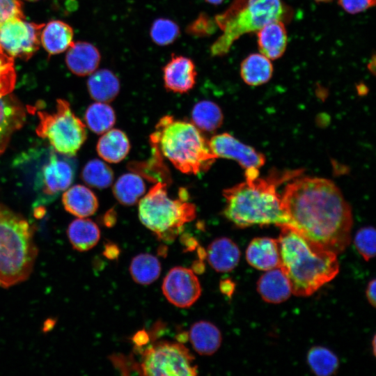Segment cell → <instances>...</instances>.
Listing matches in <instances>:
<instances>
[{"instance_id":"obj_16","label":"cell","mask_w":376,"mask_h":376,"mask_svg":"<svg viewBox=\"0 0 376 376\" xmlns=\"http://www.w3.org/2000/svg\"><path fill=\"white\" fill-rule=\"evenodd\" d=\"M245 256L247 263L258 270L267 271L280 266L279 243L274 238L253 239L246 248Z\"/></svg>"},{"instance_id":"obj_21","label":"cell","mask_w":376,"mask_h":376,"mask_svg":"<svg viewBox=\"0 0 376 376\" xmlns=\"http://www.w3.org/2000/svg\"><path fill=\"white\" fill-rule=\"evenodd\" d=\"M62 202L66 211L79 218L93 215L98 207V201L94 193L80 185L67 189L63 194Z\"/></svg>"},{"instance_id":"obj_49","label":"cell","mask_w":376,"mask_h":376,"mask_svg":"<svg viewBox=\"0 0 376 376\" xmlns=\"http://www.w3.org/2000/svg\"><path fill=\"white\" fill-rule=\"evenodd\" d=\"M28 1H37V0H28Z\"/></svg>"},{"instance_id":"obj_27","label":"cell","mask_w":376,"mask_h":376,"mask_svg":"<svg viewBox=\"0 0 376 376\" xmlns=\"http://www.w3.org/2000/svg\"><path fill=\"white\" fill-rule=\"evenodd\" d=\"M272 74L271 60L261 53L249 54L240 65V76L249 86H256L267 83Z\"/></svg>"},{"instance_id":"obj_41","label":"cell","mask_w":376,"mask_h":376,"mask_svg":"<svg viewBox=\"0 0 376 376\" xmlns=\"http://www.w3.org/2000/svg\"><path fill=\"white\" fill-rule=\"evenodd\" d=\"M235 283L230 279H226L220 281L219 290L222 294L230 298L235 291Z\"/></svg>"},{"instance_id":"obj_15","label":"cell","mask_w":376,"mask_h":376,"mask_svg":"<svg viewBox=\"0 0 376 376\" xmlns=\"http://www.w3.org/2000/svg\"><path fill=\"white\" fill-rule=\"evenodd\" d=\"M26 109L11 93L0 95V155L26 120Z\"/></svg>"},{"instance_id":"obj_9","label":"cell","mask_w":376,"mask_h":376,"mask_svg":"<svg viewBox=\"0 0 376 376\" xmlns=\"http://www.w3.org/2000/svg\"><path fill=\"white\" fill-rule=\"evenodd\" d=\"M139 366L144 375L193 376L197 375L194 357L181 343L159 342L146 347Z\"/></svg>"},{"instance_id":"obj_2","label":"cell","mask_w":376,"mask_h":376,"mask_svg":"<svg viewBox=\"0 0 376 376\" xmlns=\"http://www.w3.org/2000/svg\"><path fill=\"white\" fill-rule=\"evenodd\" d=\"M302 170L272 171L265 178L246 179L223 191L226 207L223 214L239 228L251 226L286 224L281 196L277 188L283 182L299 176Z\"/></svg>"},{"instance_id":"obj_22","label":"cell","mask_w":376,"mask_h":376,"mask_svg":"<svg viewBox=\"0 0 376 376\" xmlns=\"http://www.w3.org/2000/svg\"><path fill=\"white\" fill-rule=\"evenodd\" d=\"M194 350L201 355H212L221 344V334L212 323L201 320L194 323L189 331Z\"/></svg>"},{"instance_id":"obj_23","label":"cell","mask_w":376,"mask_h":376,"mask_svg":"<svg viewBox=\"0 0 376 376\" xmlns=\"http://www.w3.org/2000/svg\"><path fill=\"white\" fill-rule=\"evenodd\" d=\"M87 88L93 100L107 103L113 100L118 95L120 85L118 77L112 71L100 69L90 75Z\"/></svg>"},{"instance_id":"obj_31","label":"cell","mask_w":376,"mask_h":376,"mask_svg":"<svg viewBox=\"0 0 376 376\" xmlns=\"http://www.w3.org/2000/svg\"><path fill=\"white\" fill-rule=\"evenodd\" d=\"M158 258L150 253H140L134 256L130 265L132 279L141 285H148L155 281L161 273Z\"/></svg>"},{"instance_id":"obj_37","label":"cell","mask_w":376,"mask_h":376,"mask_svg":"<svg viewBox=\"0 0 376 376\" xmlns=\"http://www.w3.org/2000/svg\"><path fill=\"white\" fill-rule=\"evenodd\" d=\"M354 246L359 254L366 261L375 255V230L373 227L366 226L360 228L355 234Z\"/></svg>"},{"instance_id":"obj_4","label":"cell","mask_w":376,"mask_h":376,"mask_svg":"<svg viewBox=\"0 0 376 376\" xmlns=\"http://www.w3.org/2000/svg\"><path fill=\"white\" fill-rule=\"evenodd\" d=\"M150 142L162 157L185 174L205 171L217 159L208 141L192 123L176 120L171 116L159 120Z\"/></svg>"},{"instance_id":"obj_43","label":"cell","mask_w":376,"mask_h":376,"mask_svg":"<svg viewBox=\"0 0 376 376\" xmlns=\"http://www.w3.org/2000/svg\"><path fill=\"white\" fill-rule=\"evenodd\" d=\"M119 254V249L117 246L113 244H107L105 246L104 255L108 258H116Z\"/></svg>"},{"instance_id":"obj_13","label":"cell","mask_w":376,"mask_h":376,"mask_svg":"<svg viewBox=\"0 0 376 376\" xmlns=\"http://www.w3.org/2000/svg\"><path fill=\"white\" fill-rule=\"evenodd\" d=\"M73 179L74 170L70 163L52 155L36 180L40 198L45 203L52 201L61 192L68 189Z\"/></svg>"},{"instance_id":"obj_45","label":"cell","mask_w":376,"mask_h":376,"mask_svg":"<svg viewBox=\"0 0 376 376\" xmlns=\"http://www.w3.org/2000/svg\"><path fill=\"white\" fill-rule=\"evenodd\" d=\"M104 219V222L107 226L113 225L114 221H116V214H114V212L108 211L107 213L105 214Z\"/></svg>"},{"instance_id":"obj_35","label":"cell","mask_w":376,"mask_h":376,"mask_svg":"<svg viewBox=\"0 0 376 376\" xmlns=\"http://www.w3.org/2000/svg\"><path fill=\"white\" fill-rule=\"evenodd\" d=\"M180 33L179 26L175 22L164 17L154 20L150 29L152 42L159 46L173 43L179 37Z\"/></svg>"},{"instance_id":"obj_48","label":"cell","mask_w":376,"mask_h":376,"mask_svg":"<svg viewBox=\"0 0 376 376\" xmlns=\"http://www.w3.org/2000/svg\"><path fill=\"white\" fill-rule=\"evenodd\" d=\"M314 1L318 3H327V2L331 1L333 0H314Z\"/></svg>"},{"instance_id":"obj_42","label":"cell","mask_w":376,"mask_h":376,"mask_svg":"<svg viewBox=\"0 0 376 376\" xmlns=\"http://www.w3.org/2000/svg\"><path fill=\"white\" fill-rule=\"evenodd\" d=\"M375 288H376V281L375 279L371 280L368 285L366 290V298L368 301V302L372 305L373 307H375Z\"/></svg>"},{"instance_id":"obj_38","label":"cell","mask_w":376,"mask_h":376,"mask_svg":"<svg viewBox=\"0 0 376 376\" xmlns=\"http://www.w3.org/2000/svg\"><path fill=\"white\" fill-rule=\"evenodd\" d=\"M217 26L214 19L205 14H201L187 27V31L194 36H207L214 32Z\"/></svg>"},{"instance_id":"obj_10","label":"cell","mask_w":376,"mask_h":376,"mask_svg":"<svg viewBox=\"0 0 376 376\" xmlns=\"http://www.w3.org/2000/svg\"><path fill=\"white\" fill-rule=\"evenodd\" d=\"M43 24L15 17L6 21L0 28V45L12 58L29 59L39 49Z\"/></svg>"},{"instance_id":"obj_14","label":"cell","mask_w":376,"mask_h":376,"mask_svg":"<svg viewBox=\"0 0 376 376\" xmlns=\"http://www.w3.org/2000/svg\"><path fill=\"white\" fill-rule=\"evenodd\" d=\"M165 88L171 92L185 93L195 86L197 72L195 63L189 57L173 55L162 69Z\"/></svg>"},{"instance_id":"obj_33","label":"cell","mask_w":376,"mask_h":376,"mask_svg":"<svg viewBox=\"0 0 376 376\" xmlns=\"http://www.w3.org/2000/svg\"><path fill=\"white\" fill-rule=\"evenodd\" d=\"M308 365L317 376H331L336 373L339 366L338 357L329 349L316 346L307 354Z\"/></svg>"},{"instance_id":"obj_29","label":"cell","mask_w":376,"mask_h":376,"mask_svg":"<svg viewBox=\"0 0 376 376\" xmlns=\"http://www.w3.org/2000/svg\"><path fill=\"white\" fill-rule=\"evenodd\" d=\"M223 120L221 109L210 100L197 102L191 111L192 123L200 131L212 132L222 125Z\"/></svg>"},{"instance_id":"obj_34","label":"cell","mask_w":376,"mask_h":376,"mask_svg":"<svg viewBox=\"0 0 376 376\" xmlns=\"http://www.w3.org/2000/svg\"><path fill=\"white\" fill-rule=\"evenodd\" d=\"M81 177L89 186L104 189L109 187L113 180V172L111 168L100 159L90 160L84 166Z\"/></svg>"},{"instance_id":"obj_5","label":"cell","mask_w":376,"mask_h":376,"mask_svg":"<svg viewBox=\"0 0 376 376\" xmlns=\"http://www.w3.org/2000/svg\"><path fill=\"white\" fill-rule=\"evenodd\" d=\"M38 253L33 227L23 216L0 204V286L26 281Z\"/></svg>"},{"instance_id":"obj_36","label":"cell","mask_w":376,"mask_h":376,"mask_svg":"<svg viewBox=\"0 0 376 376\" xmlns=\"http://www.w3.org/2000/svg\"><path fill=\"white\" fill-rule=\"evenodd\" d=\"M14 58L8 55L0 45V95L10 94L16 83Z\"/></svg>"},{"instance_id":"obj_30","label":"cell","mask_w":376,"mask_h":376,"mask_svg":"<svg viewBox=\"0 0 376 376\" xmlns=\"http://www.w3.org/2000/svg\"><path fill=\"white\" fill-rule=\"evenodd\" d=\"M151 145L152 157L146 162L130 163L132 172L152 182L170 184L171 182L169 169L164 165L163 157L154 145Z\"/></svg>"},{"instance_id":"obj_11","label":"cell","mask_w":376,"mask_h":376,"mask_svg":"<svg viewBox=\"0 0 376 376\" xmlns=\"http://www.w3.org/2000/svg\"><path fill=\"white\" fill-rule=\"evenodd\" d=\"M214 156L235 160L245 169L246 179L258 177L259 169L265 162V156L244 144L228 133L212 136L208 141Z\"/></svg>"},{"instance_id":"obj_3","label":"cell","mask_w":376,"mask_h":376,"mask_svg":"<svg viewBox=\"0 0 376 376\" xmlns=\"http://www.w3.org/2000/svg\"><path fill=\"white\" fill-rule=\"evenodd\" d=\"M280 228L277 239L280 267L295 295L310 296L336 276L339 272L337 254L311 243L288 226Z\"/></svg>"},{"instance_id":"obj_1","label":"cell","mask_w":376,"mask_h":376,"mask_svg":"<svg viewBox=\"0 0 376 376\" xmlns=\"http://www.w3.org/2000/svg\"><path fill=\"white\" fill-rule=\"evenodd\" d=\"M281 203L287 219L284 226L311 243L336 254L349 245L352 210L332 181L318 177L296 178L285 188Z\"/></svg>"},{"instance_id":"obj_19","label":"cell","mask_w":376,"mask_h":376,"mask_svg":"<svg viewBox=\"0 0 376 376\" xmlns=\"http://www.w3.org/2000/svg\"><path fill=\"white\" fill-rule=\"evenodd\" d=\"M100 54L98 49L87 42H77L68 47L65 61L70 70L76 75H89L99 65Z\"/></svg>"},{"instance_id":"obj_25","label":"cell","mask_w":376,"mask_h":376,"mask_svg":"<svg viewBox=\"0 0 376 376\" xmlns=\"http://www.w3.org/2000/svg\"><path fill=\"white\" fill-rule=\"evenodd\" d=\"M73 30L68 24L54 20L42 29L40 42L49 54H60L68 49L72 43Z\"/></svg>"},{"instance_id":"obj_17","label":"cell","mask_w":376,"mask_h":376,"mask_svg":"<svg viewBox=\"0 0 376 376\" xmlns=\"http://www.w3.org/2000/svg\"><path fill=\"white\" fill-rule=\"evenodd\" d=\"M257 290L261 298L270 304L282 303L292 293L289 279L280 266L267 270L260 276Z\"/></svg>"},{"instance_id":"obj_47","label":"cell","mask_w":376,"mask_h":376,"mask_svg":"<svg viewBox=\"0 0 376 376\" xmlns=\"http://www.w3.org/2000/svg\"><path fill=\"white\" fill-rule=\"evenodd\" d=\"M375 336H373V340H372V347H373V355L375 356V349H376V346H375Z\"/></svg>"},{"instance_id":"obj_40","label":"cell","mask_w":376,"mask_h":376,"mask_svg":"<svg viewBox=\"0 0 376 376\" xmlns=\"http://www.w3.org/2000/svg\"><path fill=\"white\" fill-rule=\"evenodd\" d=\"M340 7L350 14L362 13L375 4V0H338Z\"/></svg>"},{"instance_id":"obj_28","label":"cell","mask_w":376,"mask_h":376,"mask_svg":"<svg viewBox=\"0 0 376 376\" xmlns=\"http://www.w3.org/2000/svg\"><path fill=\"white\" fill-rule=\"evenodd\" d=\"M145 191L144 181L141 176L134 172L120 176L113 187L115 198L125 205H132L137 203Z\"/></svg>"},{"instance_id":"obj_8","label":"cell","mask_w":376,"mask_h":376,"mask_svg":"<svg viewBox=\"0 0 376 376\" xmlns=\"http://www.w3.org/2000/svg\"><path fill=\"white\" fill-rule=\"evenodd\" d=\"M37 114L38 136L47 139L58 153L75 156L86 141L87 133L85 125L72 112L70 103L58 99L54 113L40 111Z\"/></svg>"},{"instance_id":"obj_18","label":"cell","mask_w":376,"mask_h":376,"mask_svg":"<svg viewBox=\"0 0 376 376\" xmlns=\"http://www.w3.org/2000/svg\"><path fill=\"white\" fill-rule=\"evenodd\" d=\"M256 33L260 53L271 61L278 59L283 55L288 44V34L284 22H271L263 26Z\"/></svg>"},{"instance_id":"obj_24","label":"cell","mask_w":376,"mask_h":376,"mask_svg":"<svg viewBox=\"0 0 376 376\" xmlns=\"http://www.w3.org/2000/svg\"><path fill=\"white\" fill-rule=\"evenodd\" d=\"M130 150V143L127 135L118 129H111L103 133L97 143L99 156L109 163L121 162Z\"/></svg>"},{"instance_id":"obj_6","label":"cell","mask_w":376,"mask_h":376,"mask_svg":"<svg viewBox=\"0 0 376 376\" xmlns=\"http://www.w3.org/2000/svg\"><path fill=\"white\" fill-rule=\"evenodd\" d=\"M292 16V9L282 0H233L225 11L214 17L222 33L212 45L211 54L225 55L243 35L257 32L273 21L285 22Z\"/></svg>"},{"instance_id":"obj_7","label":"cell","mask_w":376,"mask_h":376,"mask_svg":"<svg viewBox=\"0 0 376 376\" xmlns=\"http://www.w3.org/2000/svg\"><path fill=\"white\" fill-rule=\"evenodd\" d=\"M167 184L158 182L139 201V217L142 224L158 240L172 242L185 225L196 216L194 204L188 201L187 192L180 189L179 197L168 196Z\"/></svg>"},{"instance_id":"obj_46","label":"cell","mask_w":376,"mask_h":376,"mask_svg":"<svg viewBox=\"0 0 376 376\" xmlns=\"http://www.w3.org/2000/svg\"><path fill=\"white\" fill-rule=\"evenodd\" d=\"M206 2L213 4V5H218L221 3L224 0H205Z\"/></svg>"},{"instance_id":"obj_26","label":"cell","mask_w":376,"mask_h":376,"mask_svg":"<svg viewBox=\"0 0 376 376\" xmlns=\"http://www.w3.org/2000/svg\"><path fill=\"white\" fill-rule=\"evenodd\" d=\"M67 234L73 249L78 251L91 249L100 238V230L97 225L85 218L72 221L68 228Z\"/></svg>"},{"instance_id":"obj_20","label":"cell","mask_w":376,"mask_h":376,"mask_svg":"<svg viewBox=\"0 0 376 376\" xmlns=\"http://www.w3.org/2000/svg\"><path fill=\"white\" fill-rule=\"evenodd\" d=\"M209 265L218 272H228L238 265L240 251L230 238L223 237L213 240L206 250Z\"/></svg>"},{"instance_id":"obj_44","label":"cell","mask_w":376,"mask_h":376,"mask_svg":"<svg viewBox=\"0 0 376 376\" xmlns=\"http://www.w3.org/2000/svg\"><path fill=\"white\" fill-rule=\"evenodd\" d=\"M133 340L137 347H141L148 340V334L145 331H140L134 335Z\"/></svg>"},{"instance_id":"obj_39","label":"cell","mask_w":376,"mask_h":376,"mask_svg":"<svg viewBox=\"0 0 376 376\" xmlns=\"http://www.w3.org/2000/svg\"><path fill=\"white\" fill-rule=\"evenodd\" d=\"M15 17H25L19 0H0V28L8 19Z\"/></svg>"},{"instance_id":"obj_12","label":"cell","mask_w":376,"mask_h":376,"mask_svg":"<svg viewBox=\"0 0 376 376\" xmlns=\"http://www.w3.org/2000/svg\"><path fill=\"white\" fill-rule=\"evenodd\" d=\"M162 289L166 299L179 308H188L193 305L202 292L195 272L184 267L171 269L164 279Z\"/></svg>"},{"instance_id":"obj_32","label":"cell","mask_w":376,"mask_h":376,"mask_svg":"<svg viewBox=\"0 0 376 376\" xmlns=\"http://www.w3.org/2000/svg\"><path fill=\"white\" fill-rule=\"evenodd\" d=\"M85 120L88 128L100 134L112 128L116 122V114L110 105L106 102H97L88 107Z\"/></svg>"}]
</instances>
